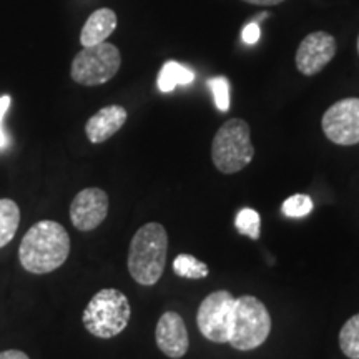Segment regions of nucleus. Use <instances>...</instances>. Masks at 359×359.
Masks as SVG:
<instances>
[{"label":"nucleus","instance_id":"obj_1","mask_svg":"<svg viewBox=\"0 0 359 359\" xmlns=\"http://www.w3.org/2000/svg\"><path fill=\"white\" fill-rule=\"evenodd\" d=\"M70 255V236L60 223L42 219L30 226L19 248L20 264L34 275H47L60 268Z\"/></svg>","mask_w":359,"mask_h":359},{"label":"nucleus","instance_id":"obj_2","mask_svg":"<svg viewBox=\"0 0 359 359\" xmlns=\"http://www.w3.org/2000/svg\"><path fill=\"white\" fill-rule=\"evenodd\" d=\"M168 235L163 224L147 223L137 230L128 250V271L138 285L154 286L165 271Z\"/></svg>","mask_w":359,"mask_h":359},{"label":"nucleus","instance_id":"obj_3","mask_svg":"<svg viewBox=\"0 0 359 359\" xmlns=\"http://www.w3.org/2000/svg\"><path fill=\"white\" fill-rule=\"evenodd\" d=\"M132 308L122 291L105 288L95 293L83 309V326L90 334L100 339L118 336L128 326Z\"/></svg>","mask_w":359,"mask_h":359},{"label":"nucleus","instance_id":"obj_4","mask_svg":"<svg viewBox=\"0 0 359 359\" xmlns=\"http://www.w3.org/2000/svg\"><path fill=\"white\" fill-rule=\"evenodd\" d=\"M271 333V316L257 296L245 294L235 299L230 341L238 351H251L262 346Z\"/></svg>","mask_w":359,"mask_h":359},{"label":"nucleus","instance_id":"obj_5","mask_svg":"<svg viewBox=\"0 0 359 359\" xmlns=\"http://www.w3.org/2000/svg\"><path fill=\"white\" fill-rule=\"evenodd\" d=\"M255 156L250 125L241 118L224 122L212 143V160L224 175L238 173L248 167Z\"/></svg>","mask_w":359,"mask_h":359},{"label":"nucleus","instance_id":"obj_6","mask_svg":"<svg viewBox=\"0 0 359 359\" xmlns=\"http://www.w3.org/2000/svg\"><path fill=\"white\" fill-rule=\"evenodd\" d=\"M122 65V55L115 45L102 42L83 47L72 62L70 75L75 82L85 87L107 83L116 75Z\"/></svg>","mask_w":359,"mask_h":359},{"label":"nucleus","instance_id":"obj_7","mask_svg":"<svg viewBox=\"0 0 359 359\" xmlns=\"http://www.w3.org/2000/svg\"><path fill=\"white\" fill-rule=\"evenodd\" d=\"M235 296L230 291L219 290L210 293L201 302L198 313H196V325L200 333L212 343H228L231 331L233 306Z\"/></svg>","mask_w":359,"mask_h":359},{"label":"nucleus","instance_id":"obj_8","mask_svg":"<svg viewBox=\"0 0 359 359\" xmlns=\"http://www.w3.org/2000/svg\"><path fill=\"white\" fill-rule=\"evenodd\" d=\"M323 132L336 145L359 143V98H343L326 110L321 120Z\"/></svg>","mask_w":359,"mask_h":359},{"label":"nucleus","instance_id":"obj_9","mask_svg":"<svg viewBox=\"0 0 359 359\" xmlns=\"http://www.w3.org/2000/svg\"><path fill=\"white\" fill-rule=\"evenodd\" d=\"M109 215V195L100 188H85L75 195L70 205V219L80 231L100 226Z\"/></svg>","mask_w":359,"mask_h":359},{"label":"nucleus","instance_id":"obj_10","mask_svg":"<svg viewBox=\"0 0 359 359\" xmlns=\"http://www.w3.org/2000/svg\"><path fill=\"white\" fill-rule=\"evenodd\" d=\"M336 55V40L326 32H313L304 37L296 50V69L303 75L320 74Z\"/></svg>","mask_w":359,"mask_h":359},{"label":"nucleus","instance_id":"obj_11","mask_svg":"<svg viewBox=\"0 0 359 359\" xmlns=\"http://www.w3.org/2000/svg\"><path fill=\"white\" fill-rule=\"evenodd\" d=\"M155 339L160 351L172 359L185 356L188 346H190L185 321L175 311L161 314L158 323H156Z\"/></svg>","mask_w":359,"mask_h":359},{"label":"nucleus","instance_id":"obj_12","mask_svg":"<svg viewBox=\"0 0 359 359\" xmlns=\"http://www.w3.org/2000/svg\"><path fill=\"white\" fill-rule=\"evenodd\" d=\"M127 122V110L120 105H109L90 116L85 133L92 143H103L118 132Z\"/></svg>","mask_w":359,"mask_h":359},{"label":"nucleus","instance_id":"obj_13","mask_svg":"<svg viewBox=\"0 0 359 359\" xmlns=\"http://www.w3.org/2000/svg\"><path fill=\"white\" fill-rule=\"evenodd\" d=\"M116 29V13L111 8H98L85 22L82 34H80V43L83 47L105 42Z\"/></svg>","mask_w":359,"mask_h":359},{"label":"nucleus","instance_id":"obj_14","mask_svg":"<svg viewBox=\"0 0 359 359\" xmlns=\"http://www.w3.org/2000/svg\"><path fill=\"white\" fill-rule=\"evenodd\" d=\"M20 224V208L13 200H0V248L7 246L15 236Z\"/></svg>","mask_w":359,"mask_h":359},{"label":"nucleus","instance_id":"obj_15","mask_svg":"<svg viewBox=\"0 0 359 359\" xmlns=\"http://www.w3.org/2000/svg\"><path fill=\"white\" fill-rule=\"evenodd\" d=\"M193 80H195V74L190 69L178 64V62L170 60L161 67L158 74V88L161 92L168 93L177 85H190Z\"/></svg>","mask_w":359,"mask_h":359},{"label":"nucleus","instance_id":"obj_16","mask_svg":"<svg viewBox=\"0 0 359 359\" xmlns=\"http://www.w3.org/2000/svg\"><path fill=\"white\" fill-rule=\"evenodd\" d=\"M339 348L349 359H359V313L344 323L339 331Z\"/></svg>","mask_w":359,"mask_h":359},{"label":"nucleus","instance_id":"obj_17","mask_svg":"<svg viewBox=\"0 0 359 359\" xmlns=\"http://www.w3.org/2000/svg\"><path fill=\"white\" fill-rule=\"evenodd\" d=\"M173 271L175 275L185 278V280H203L208 276L210 269L208 264L198 262L191 255H178L173 262Z\"/></svg>","mask_w":359,"mask_h":359},{"label":"nucleus","instance_id":"obj_18","mask_svg":"<svg viewBox=\"0 0 359 359\" xmlns=\"http://www.w3.org/2000/svg\"><path fill=\"white\" fill-rule=\"evenodd\" d=\"M235 226L241 235L248 236L251 240H259V235H262V218L257 210H240L235 218Z\"/></svg>","mask_w":359,"mask_h":359},{"label":"nucleus","instance_id":"obj_19","mask_svg":"<svg viewBox=\"0 0 359 359\" xmlns=\"http://www.w3.org/2000/svg\"><path fill=\"white\" fill-rule=\"evenodd\" d=\"M313 212V200L308 195H293L283 203V213L288 218H303Z\"/></svg>","mask_w":359,"mask_h":359},{"label":"nucleus","instance_id":"obj_20","mask_svg":"<svg viewBox=\"0 0 359 359\" xmlns=\"http://www.w3.org/2000/svg\"><path fill=\"white\" fill-rule=\"evenodd\" d=\"M208 87L212 90L218 110L226 111L230 109V82H228V79L217 77L208 80Z\"/></svg>","mask_w":359,"mask_h":359},{"label":"nucleus","instance_id":"obj_21","mask_svg":"<svg viewBox=\"0 0 359 359\" xmlns=\"http://www.w3.org/2000/svg\"><path fill=\"white\" fill-rule=\"evenodd\" d=\"M241 37L246 43H257L258 39H259V25L258 24H250L245 27L243 34H241Z\"/></svg>","mask_w":359,"mask_h":359},{"label":"nucleus","instance_id":"obj_22","mask_svg":"<svg viewBox=\"0 0 359 359\" xmlns=\"http://www.w3.org/2000/svg\"><path fill=\"white\" fill-rule=\"evenodd\" d=\"M0 359H30L24 351L19 349H8V351L0 353Z\"/></svg>","mask_w":359,"mask_h":359},{"label":"nucleus","instance_id":"obj_23","mask_svg":"<svg viewBox=\"0 0 359 359\" xmlns=\"http://www.w3.org/2000/svg\"><path fill=\"white\" fill-rule=\"evenodd\" d=\"M8 107H11V97H0V125H4V116H6Z\"/></svg>","mask_w":359,"mask_h":359},{"label":"nucleus","instance_id":"obj_24","mask_svg":"<svg viewBox=\"0 0 359 359\" xmlns=\"http://www.w3.org/2000/svg\"><path fill=\"white\" fill-rule=\"evenodd\" d=\"M246 4H253V6H263V7H271L278 6V4L285 2V0H243Z\"/></svg>","mask_w":359,"mask_h":359},{"label":"nucleus","instance_id":"obj_25","mask_svg":"<svg viewBox=\"0 0 359 359\" xmlns=\"http://www.w3.org/2000/svg\"><path fill=\"white\" fill-rule=\"evenodd\" d=\"M8 143H11V138H8L7 132L4 130V125H0V150L7 148Z\"/></svg>","mask_w":359,"mask_h":359},{"label":"nucleus","instance_id":"obj_26","mask_svg":"<svg viewBox=\"0 0 359 359\" xmlns=\"http://www.w3.org/2000/svg\"><path fill=\"white\" fill-rule=\"evenodd\" d=\"M358 52H359V37H358Z\"/></svg>","mask_w":359,"mask_h":359}]
</instances>
